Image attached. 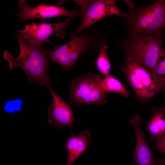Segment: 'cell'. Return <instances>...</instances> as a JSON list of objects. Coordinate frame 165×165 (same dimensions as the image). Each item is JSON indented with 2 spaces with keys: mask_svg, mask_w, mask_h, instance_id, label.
<instances>
[{
  "mask_svg": "<svg viewBox=\"0 0 165 165\" xmlns=\"http://www.w3.org/2000/svg\"><path fill=\"white\" fill-rule=\"evenodd\" d=\"M20 46V53L17 57L13 56L7 50L4 51L3 57L8 62L9 68H22L28 81L37 83L42 87L50 86L51 82L48 74L49 64L47 56L51 51L43 46H35L26 42L17 33L15 35Z\"/></svg>",
  "mask_w": 165,
  "mask_h": 165,
  "instance_id": "6da1fadb",
  "label": "cell"
},
{
  "mask_svg": "<svg viewBox=\"0 0 165 165\" xmlns=\"http://www.w3.org/2000/svg\"><path fill=\"white\" fill-rule=\"evenodd\" d=\"M162 31L150 34L129 33L119 48L126 57L132 58L155 75L159 56L164 49Z\"/></svg>",
  "mask_w": 165,
  "mask_h": 165,
  "instance_id": "7a4b0ae2",
  "label": "cell"
},
{
  "mask_svg": "<svg viewBox=\"0 0 165 165\" xmlns=\"http://www.w3.org/2000/svg\"><path fill=\"white\" fill-rule=\"evenodd\" d=\"M129 33L152 34L165 27V0H157L135 8L123 19Z\"/></svg>",
  "mask_w": 165,
  "mask_h": 165,
  "instance_id": "3957f363",
  "label": "cell"
},
{
  "mask_svg": "<svg viewBox=\"0 0 165 165\" xmlns=\"http://www.w3.org/2000/svg\"><path fill=\"white\" fill-rule=\"evenodd\" d=\"M53 102L47 110L48 121L59 129L66 126L70 127L75 122L72 108L62 99L53 90L51 86L48 88Z\"/></svg>",
  "mask_w": 165,
  "mask_h": 165,
  "instance_id": "30bf717a",
  "label": "cell"
},
{
  "mask_svg": "<svg viewBox=\"0 0 165 165\" xmlns=\"http://www.w3.org/2000/svg\"><path fill=\"white\" fill-rule=\"evenodd\" d=\"M100 86L106 93H115L125 97L130 95V93L117 79L110 75L106 76L101 82Z\"/></svg>",
  "mask_w": 165,
  "mask_h": 165,
  "instance_id": "9a60e30c",
  "label": "cell"
},
{
  "mask_svg": "<svg viewBox=\"0 0 165 165\" xmlns=\"http://www.w3.org/2000/svg\"><path fill=\"white\" fill-rule=\"evenodd\" d=\"M121 70L139 99L145 101L152 97L134 73L123 65Z\"/></svg>",
  "mask_w": 165,
  "mask_h": 165,
  "instance_id": "5bb4252c",
  "label": "cell"
},
{
  "mask_svg": "<svg viewBox=\"0 0 165 165\" xmlns=\"http://www.w3.org/2000/svg\"><path fill=\"white\" fill-rule=\"evenodd\" d=\"M22 101L20 99L7 101L4 108L6 112L11 113L16 111H19L21 109Z\"/></svg>",
  "mask_w": 165,
  "mask_h": 165,
  "instance_id": "ac0fdd59",
  "label": "cell"
},
{
  "mask_svg": "<svg viewBox=\"0 0 165 165\" xmlns=\"http://www.w3.org/2000/svg\"><path fill=\"white\" fill-rule=\"evenodd\" d=\"M156 161L158 165H165V159H158Z\"/></svg>",
  "mask_w": 165,
  "mask_h": 165,
  "instance_id": "44dd1931",
  "label": "cell"
},
{
  "mask_svg": "<svg viewBox=\"0 0 165 165\" xmlns=\"http://www.w3.org/2000/svg\"><path fill=\"white\" fill-rule=\"evenodd\" d=\"M75 16L68 17L64 21L55 23L45 21L39 23H26L24 29L18 30L16 33L28 43L35 46H43L44 42H50V37L53 33L59 38H64L66 27Z\"/></svg>",
  "mask_w": 165,
  "mask_h": 165,
  "instance_id": "8992f818",
  "label": "cell"
},
{
  "mask_svg": "<svg viewBox=\"0 0 165 165\" xmlns=\"http://www.w3.org/2000/svg\"><path fill=\"white\" fill-rule=\"evenodd\" d=\"M152 112L153 116L146 128L149 134V139L151 141L160 138L165 131V108L154 107Z\"/></svg>",
  "mask_w": 165,
  "mask_h": 165,
  "instance_id": "4fadbf2b",
  "label": "cell"
},
{
  "mask_svg": "<svg viewBox=\"0 0 165 165\" xmlns=\"http://www.w3.org/2000/svg\"><path fill=\"white\" fill-rule=\"evenodd\" d=\"M141 118L137 114L132 117L128 124L133 127L136 144L132 158L136 165H158L153 156V150L148 145L141 127Z\"/></svg>",
  "mask_w": 165,
  "mask_h": 165,
  "instance_id": "9c48e42d",
  "label": "cell"
},
{
  "mask_svg": "<svg viewBox=\"0 0 165 165\" xmlns=\"http://www.w3.org/2000/svg\"><path fill=\"white\" fill-rule=\"evenodd\" d=\"M123 65L136 75L152 97L163 90V86L156 77L132 58L126 57Z\"/></svg>",
  "mask_w": 165,
  "mask_h": 165,
  "instance_id": "8fae6325",
  "label": "cell"
},
{
  "mask_svg": "<svg viewBox=\"0 0 165 165\" xmlns=\"http://www.w3.org/2000/svg\"><path fill=\"white\" fill-rule=\"evenodd\" d=\"M108 47L106 43L101 44L99 48L100 53L95 63L100 72L105 77L110 75L111 64L107 57Z\"/></svg>",
  "mask_w": 165,
  "mask_h": 165,
  "instance_id": "2e32d148",
  "label": "cell"
},
{
  "mask_svg": "<svg viewBox=\"0 0 165 165\" xmlns=\"http://www.w3.org/2000/svg\"><path fill=\"white\" fill-rule=\"evenodd\" d=\"M155 75L162 85L165 90V51L164 49L159 56L155 69Z\"/></svg>",
  "mask_w": 165,
  "mask_h": 165,
  "instance_id": "e0dca14e",
  "label": "cell"
},
{
  "mask_svg": "<svg viewBox=\"0 0 165 165\" xmlns=\"http://www.w3.org/2000/svg\"><path fill=\"white\" fill-rule=\"evenodd\" d=\"M72 34L66 44L59 46L53 45L54 49L51 52V63H57L68 70L74 65L79 56L86 51L87 38L85 35Z\"/></svg>",
  "mask_w": 165,
  "mask_h": 165,
  "instance_id": "52a82bcc",
  "label": "cell"
},
{
  "mask_svg": "<svg viewBox=\"0 0 165 165\" xmlns=\"http://www.w3.org/2000/svg\"><path fill=\"white\" fill-rule=\"evenodd\" d=\"M18 4L21 11L15 14L25 21L29 20L45 19L61 16L69 17L72 16H76L79 13V10L69 11L63 7L45 4L32 8L25 0H20Z\"/></svg>",
  "mask_w": 165,
  "mask_h": 165,
  "instance_id": "ba28073f",
  "label": "cell"
},
{
  "mask_svg": "<svg viewBox=\"0 0 165 165\" xmlns=\"http://www.w3.org/2000/svg\"><path fill=\"white\" fill-rule=\"evenodd\" d=\"M165 141V131L162 135L160 138L159 139L156 140L155 141L156 142V141Z\"/></svg>",
  "mask_w": 165,
  "mask_h": 165,
  "instance_id": "7402d4cb",
  "label": "cell"
},
{
  "mask_svg": "<svg viewBox=\"0 0 165 165\" xmlns=\"http://www.w3.org/2000/svg\"><path fill=\"white\" fill-rule=\"evenodd\" d=\"M124 2L127 4L129 7L130 9V10L135 8L134 4L131 1L124 0Z\"/></svg>",
  "mask_w": 165,
  "mask_h": 165,
  "instance_id": "ffe728a7",
  "label": "cell"
},
{
  "mask_svg": "<svg viewBox=\"0 0 165 165\" xmlns=\"http://www.w3.org/2000/svg\"><path fill=\"white\" fill-rule=\"evenodd\" d=\"M90 133L87 130L80 132L78 136L72 133L65 146L68 154L65 165H71L85 152L90 144Z\"/></svg>",
  "mask_w": 165,
  "mask_h": 165,
  "instance_id": "7c38bea8",
  "label": "cell"
},
{
  "mask_svg": "<svg viewBox=\"0 0 165 165\" xmlns=\"http://www.w3.org/2000/svg\"><path fill=\"white\" fill-rule=\"evenodd\" d=\"M104 78L90 73L76 77L70 83V101L75 106L94 104L100 105L106 102L108 93L101 88Z\"/></svg>",
  "mask_w": 165,
  "mask_h": 165,
  "instance_id": "277c9868",
  "label": "cell"
},
{
  "mask_svg": "<svg viewBox=\"0 0 165 165\" xmlns=\"http://www.w3.org/2000/svg\"><path fill=\"white\" fill-rule=\"evenodd\" d=\"M155 148L161 153H165V141H156Z\"/></svg>",
  "mask_w": 165,
  "mask_h": 165,
  "instance_id": "d6986e66",
  "label": "cell"
},
{
  "mask_svg": "<svg viewBox=\"0 0 165 165\" xmlns=\"http://www.w3.org/2000/svg\"><path fill=\"white\" fill-rule=\"evenodd\" d=\"M80 7L79 10L82 20L76 31L79 34L98 20L111 15H117L123 18L126 13L121 12L114 0H73Z\"/></svg>",
  "mask_w": 165,
  "mask_h": 165,
  "instance_id": "5b68a950",
  "label": "cell"
}]
</instances>
